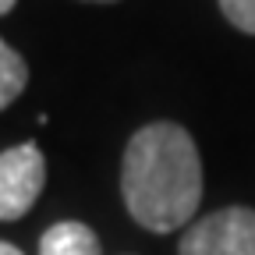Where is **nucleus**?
<instances>
[{
    "instance_id": "nucleus-5",
    "label": "nucleus",
    "mask_w": 255,
    "mask_h": 255,
    "mask_svg": "<svg viewBox=\"0 0 255 255\" xmlns=\"http://www.w3.org/2000/svg\"><path fill=\"white\" fill-rule=\"evenodd\" d=\"M25 85H28V68H25L21 53L0 39V110L11 107L25 92Z\"/></svg>"
},
{
    "instance_id": "nucleus-1",
    "label": "nucleus",
    "mask_w": 255,
    "mask_h": 255,
    "mask_svg": "<svg viewBox=\"0 0 255 255\" xmlns=\"http://www.w3.org/2000/svg\"><path fill=\"white\" fill-rule=\"evenodd\" d=\"M121 191L138 227L152 234L184 227L202 202V159L195 138L174 121L138 128L124 149Z\"/></svg>"
},
{
    "instance_id": "nucleus-4",
    "label": "nucleus",
    "mask_w": 255,
    "mask_h": 255,
    "mask_svg": "<svg viewBox=\"0 0 255 255\" xmlns=\"http://www.w3.org/2000/svg\"><path fill=\"white\" fill-rule=\"evenodd\" d=\"M39 255H100V238L89 223L60 220L39 238Z\"/></svg>"
},
{
    "instance_id": "nucleus-6",
    "label": "nucleus",
    "mask_w": 255,
    "mask_h": 255,
    "mask_svg": "<svg viewBox=\"0 0 255 255\" xmlns=\"http://www.w3.org/2000/svg\"><path fill=\"white\" fill-rule=\"evenodd\" d=\"M220 11L234 28L255 36V0H220Z\"/></svg>"
},
{
    "instance_id": "nucleus-8",
    "label": "nucleus",
    "mask_w": 255,
    "mask_h": 255,
    "mask_svg": "<svg viewBox=\"0 0 255 255\" xmlns=\"http://www.w3.org/2000/svg\"><path fill=\"white\" fill-rule=\"evenodd\" d=\"M14 4H18V0H0V14H7V11H11Z\"/></svg>"
},
{
    "instance_id": "nucleus-7",
    "label": "nucleus",
    "mask_w": 255,
    "mask_h": 255,
    "mask_svg": "<svg viewBox=\"0 0 255 255\" xmlns=\"http://www.w3.org/2000/svg\"><path fill=\"white\" fill-rule=\"evenodd\" d=\"M0 255H21L14 245H7V241H0Z\"/></svg>"
},
{
    "instance_id": "nucleus-3",
    "label": "nucleus",
    "mask_w": 255,
    "mask_h": 255,
    "mask_svg": "<svg viewBox=\"0 0 255 255\" xmlns=\"http://www.w3.org/2000/svg\"><path fill=\"white\" fill-rule=\"evenodd\" d=\"M46 184V159L36 142L0 152V220H18L36 206Z\"/></svg>"
},
{
    "instance_id": "nucleus-2",
    "label": "nucleus",
    "mask_w": 255,
    "mask_h": 255,
    "mask_svg": "<svg viewBox=\"0 0 255 255\" xmlns=\"http://www.w3.org/2000/svg\"><path fill=\"white\" fill-rule=\"evenodd\" d=\"M181 255H255V209L227 206L195 220L181 238Z\"/></svg>"
}]
</instances>
